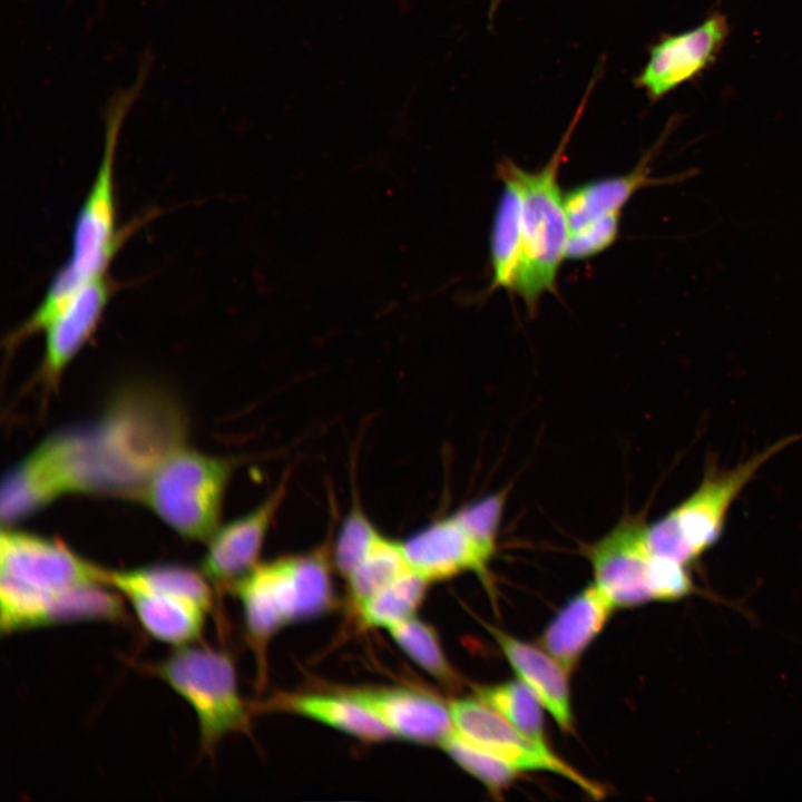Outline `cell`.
I'll return each instance as SVG.
<instances>
[{
    "label": "cell",
    "mask_w": 802,
    "mask_h": 802,
    "mask_svg": "<svg viewBox=\"0 0 802 802\" xmlns=\"http://www.w3.org/2000/svg\"><path fill=\"white\" fill-rule=\"evenodd\" d=\"M344 692L372 712L395 737L440 746L453 732L449 703L428 692L409 687Z\"/></svg>",
    "instance_id": "4fadbf2b"
},
{
    "label": "cell",
    "mask_w": 802,
    "mask_h": 802,
    "mask_svg": "<svg viewBox=\"0 0 802 802\" xmlns=\"http://www.w3.org/2000/svg\"><path fill=\"white\" fill-rule=\"evenodd\" d=\"M620 213L602 216L570 232L566 245V258H590L612 246L618 237Z\"/></svg>",
    "instance_id": "f546056e"
},
{
    "label": "cell",
    "mask_w": 802,
    "mask_h": 802,
    "mask_svg": "<svg viewBox=\"0 0 802 802\" xmlns=\"http://www.w3.org/2000/svg\"><path fill=\"white\" fill-rule=\"evenodd\" d=\"M286 491L281 482L245 515L217 528L207 541L200 571L218 590H228L260 564L268 529Z\"/></svg>",
    "instance_id": "7c38bea8"
},
{
    "label": "cell",
    "mask_w": 802,
    "mask_h": 802,
    "mask_svg": "<svg viewBox=\"0 0 802 802\" xmlns=\"http://www.w3.org/2000/svg\"><path fill=\"white\" fill-rule=\"evenodd\" d=\"M440 747L458 766L480 781L497 798L521 772L505 760L464 741L454 730Z\"/></svg>",
    "instance_id": "4316f807"
},
{
    "label": "cell",
    "mask_w": 802,
    "mask_h": 802,
    "mask_svg": "<svg viewBox=\"0 0 802 802\" xmlns=\"http://www.w3.org/2000/svg\"><path fill=\"white\" fill-rule=\"evenodd\" d=\"M501 0H491L490 2V9H489V19L492 20L495 12L497 11V8L499 7Z\"/></svg>",
    "instance_id": "4dcf8cb0"
},
{
    "label": "cell",
    "mask_w": 802,
    "mask_h": 802,
    "mask_svg": "<svg viewBox=\"0 0 802 802\" xmlns=\"http://www.w3.org/2000/svg\"><path fill=\"white\" fill-rule=\"evenodd\" d=\"M402 547L410 569L430 584L464 571H473L483 583L489 581V560L454 514L420 529Z\"/></svg>",
    "instance_id": "9a60e30c"
},
{
    "label": "cell",
    "mask_w": 802,
    "mask_h": 802,
    "mask_svg": "<svg viewBox=\"0 0 802 802\" xmlns=\"http://www.w3.org/2000/svg\"><path fill=\"white\" fill-rule=\"evenodd\" d=\"M507 499V489L488 495L454 512L467 532L490 561Z\"/></svg>",
    "instance_id": "83f0119b"
},
{
    "label": "cell",
    "mask_w": 802,
    "mask_h": 802,
    "mask_svg": "<svg viewBox=\"0 0 802 802\" xmlns=\"http://www.w3.org/2000/svg\"><path fill=\"white\" fill-rule=\"evenodd\" d=\"M178 409L159 393L133 390L81 428L53 433L69 493L138 500L158 462L184 442Z\"/></svg>",
    "instance_id": "6da1fadb"
},
{
    "label": "cell",
    "mask_w": 802,
    "mask_h": 802,
    "mask_svg": "<svg viewBox=\"0 0 802 802\" xmlns=\"http://www.w3.org/2000/svg\"><path fill=\"white\" fill-rule=\"evenodd\" d=\"M231 593L241 604L261 678L273 637L287 625L329 613L336 602L331 563L323 548L260 563Z\"/></svg>",
    "instance_id": "277c9868"
},
{
    "label": "cell",
    "mask_w": 802,
    "mask_h": 802,
    "mask_svg": "<svg viewBox=\"0 0 802 802\" xmlns=\"http://www.w3.org/2000/svg\"><path fill=\"white\" fill-rule=\"evenodd\" d=\"M503 187L495 213L490 236L492 278L490 292L505 288L515 292L522 264L521 197L511 177L496 172Z\"/></svg>",
    "instance_id": "44dd1931"
},
{
    "label": "cell",
    "mask_w": 802,
    "mask_h": 802,
    "mask_svg": "<svg viewBox=\"0 0 802 802\" xmlns=\"http://www.w3.org/2000/svg\"><path fill=\"white\" fill-rule=\"evenodd\" d=\"M430 583L412 570L380 589L354 612L363 628H390L417 616Z\"/></svg>",
    "instance_id": "7402d4cb"
},
{
    "label": "cell",
    "mask_w": 802,
    "mask_h": 802,
    "mask_svg": "<svg viewBox=\"0 0 802 802\" xmlns=\"http://www.w3.org/2000/svg\"><path fill=\"white\" fill-rule=\"evenodd\" d=\"M615 609L612 599L591 583L569 599L546 627L541 647L570 673Z\"/></svg>",
    "instance_id": "d6986e66"
},
{
    "label": "cell",
    "mask_w": 802,
    "mask_h": 802,
    "mask_svg": "<svg viewBox=\"0 0 802 802\" xmlns=\"http://www.w3.org/2000/svg\"><path fill=\"white\" fill-rule=\"evenodd\" d=\"M454 732L470 744L512 764L520 771H548L561 775L599 799L604 790L556 755L547 744L538 743L479 697L449 702Z\"/></svg>",
    "instance_id": "9c48e42d"
},
{
    "label": "cell",
    "mask_w": 802,
    "mask_h": 802,
    "mask_svg": "<svg viewBox=\"0 0 802 802\" xmlns=\"http://www.w3.org/2000/svg\"><path fill=\"white\" fill-rule=\"evenodd\" d=\"M595 81L593 78L558 147L541 168L528 172L508 158L497 164L496 172L511 177L521 197L524 248L516 293L529 313L537 311L542 294L556 293L558 270L566 258L569 227L558 174Z\"/></svg>",
    "instance_id": "5b68a950"
},
{
    "label": "cell",
    "mask_w": 802,
    "mask_h": 802,
    "mask_svg": "<svg viewBox=\"0 0 802 802\" xmlns=\"http://www.w3.org/2000/svg\"><path fill=\"white\" fill-rule=\"evenodd\" d=\"M730 33L726 16L711 13L687 31L665 35L649 49V58L636 77V86L658 100L706 70L718 56Z\"/></svg>",
    "instance_id": "8fae6325"
},
{
    "label": "cell",
    "mask_w": 802,
    "mask_h": 802,
    "mask_svg": "<svg viewBox=\"0 0 802 802\" xmlns=\"http://www.w3.org/2000/svg\"><path fill=\"white\" fill-rule=\"evenodd\" d=\"M153 65L149 50L140 56L135 81L109 97L102 111L105 141L102 156L75 219L68 261L52 277L43 300L50 306L62 305L86 282L105 274L116 253L140 222L117 227L114 167L123 121L141 90Z\"/></svg>",
    "instance_id": "3957f363"
},
{
    "label": "cell",
    "mask_w": 802,
    "mask_h": 802,
    "mask_svg": "<svg viewBox=\"0 0 802 802\" xmlns=\"http://www.w3.org/2000/svg\"><path fill=\"white\" fill-rule=\"evenodd\" d=\"M135 580L183 597L207 613L214 606L213 585L199 570L178 564H155L126 569Z\"/></svg>",
    "instance_id": "484cf974"
},
{
    "label": "cell",
    "mask_w": 802,
    "mask_h": 802,
    "mask_svg": "<svg viewBox=\"0 0 802 802\" xmlns=\"http://www.w3.org/2000/svg\"><path fill=\"white\" fill-rule=\"evenodd\" d=\"M476 696L491 706L531 740L547 744L542 704L519 678L490 686H480Z\"/></svg>",
    "instance_id": "d4e9b609"
},
{
    "label": "cell",
    "mask_w": 802,
    "mask_h": 802,
    "mask_svg": "<svg viewBox=\"0 0 802 802\" xmlns=\"http://www.w3.org/2000/svg\"><path fill=\"white\" fill-rule=\"evenodd\" d=\"M647 150L633 170L625 175L600 178L579 185L564 196L569 233L622 208L642 188L651 185L675 184L691 177L694 170L668 177H652L651 163L658 153L665 136Z\"/></svg>",
    "instance_id": "ac0fdd59"
},
{
    "label": "cell",
    "mask_w": 802,
    "mask_h": 802,
    "mask_svg": "<svg viewBox=\"0 0 802 802\" xmlns=\"http://www.w3.org/2000/svg\"><path fill=\"white\" fill-rule=\"evenodd\" d=\"M801 437L783 438L730 469H717L711 463L692 495L647 525L651 551L684 566L694 561L718 540L732 503L757 471Z\"/></svg>",
    "instance_id": "52a82bcc"
},
{
    "label": "cell",
    "mask_w": 802,
    "mask_h": 802,
    "mask_svg": "<svg viewBox=\"0 0 802 802\" xmlns=\"http://www.w3.org/2000/svg\"><path fill=\"white\" fill-rule=\"evenodd\" d=\"M646 530L647 525L640 517H625L586 549L594 583L616 608L655 600L652 578L656 555L648 547Z\"/></svg>",
    "instance_id": "30bf717a"
},
{
    "label": "cell",
    "mask_w": 802,
    "mask_h": 802,
    "mask_svg": "<svg viewBox=\"0 0 802 802\" xmlns=\"http://www.w3.org/2000/svg\"><path fill=\"white\" fill-rule=\"evenodd\" d=\"M97 583L109 584L108 570L61 541L3 527L0 539L2 634L60 625L72 594Z\"/></svg>",
    "instance_id": "7a4b0ae2"
},
{
    "label": "cell",
    "mask_w": 802,
    "mask_h": 802,
    "mask_svg": "<svg viewBox=\"0 0 802 802\" xmlns=\"http://www.w3.org/2000/svg\"><path fill=\"white\" fill-rule=\"evenodd\" d=\"M266 708L293 713L327 725L366 743L395 739L393 733L366 707L342 693H283Z\"/></svg>",
    "instance_id": "ffe728a7"
},
{
    "label": "cell",
    "mask_w": 802,
    "mask_h": 802,
    "mask_svg": "<svg viewBox=\"0 0 802 802\" xmlns=\"http://www.w3.org/2000/svg\"><path fill=\"white\" fill-rule=\"evenodd\" d=\"M409 570L402 542L381 534L365 557L344 578L353 610Z\"/></svg>",
    "instance_id": "603a6c76"
},
{
    "label": "cell",
    "mask_w": 802,
    "mask_h": 802,
    "mask_svg": "<svg viewBox=\"0 0 802 802\" xmlns=\"http://www.w3.org/2000/svg\"><path fill=\"white\" fill-rule=\"evenodd\" d=\"M108 581L131 606L143 628L155 639L180 647L197 642L208 614L175 594L148 587L126 570H108Z\"/></svg>",
    "instance_id": "2e32d148"
},
{
    "label": "cell",
    "mask_w": 802,
    "mask_h": 802,
    "mask_svg": "<svg viewBox=\"0 0 802 802\" xmlns=\"http://www.w3.org/2000/svg\"><path fill=\"white\" fill-rule=\"evenodd\" d=\"M150 671L193 708L203 752L212 753L231 733L248 731L250 711L239 695L235 666L227 653L185 645Z\"/></svg>",
    "instance_id": "ba28073f"
},
{
    "label": "cell",
    "mask_w": 802,
    "mask_h": 802,
    "mask_svg": "<svg viewBox=\"0 0 802 802\" xmlns=\"http://www.w3.org/2000/svg\"><path fill=\"white\" fill-rule=\"evenodd\" d=\"M116 288L108 273L81 285L47 322L42 373L55 382L96 332Z\"/></svg>",
    "instance_id": "5bb4252c"
},
{
    "label": "cell",
    "mask_w": 802,
    "mask_h": 802,
    "mask_svg": "<svg viewBox=\"0 0 802 802\" xmlns=\"http://www.w3.org/2000/svg\"><path fill=\"white\" fill-rule=\"evenodd\" d=\"M509 664L539 698L565 733L574 731L569 672L546 649L520 640L492 625H485Z\"/></svg>",
    "instance_id": "e0dca14e"
},
{
    "label": "cell",
    "mask_w": 802,
    "mask_h": 802,
    "mask_svg": "<svg viewBox=\"0 0 802 802\" xmlns=\"http://www.w3.org/2000/svg\"><path fill=\"white\" fill-rule=\"evenodd\" d=\"M232 472L231 460L184 442L158 462L138 500L178 536L207 542L221 526Z\"/></svg>",
    "instance_id": "8992f818"
},
{
    "label": "cell",
    "mask_w": 802,
    "mask_h": 802,
    "mask_svg": "<svg viewBox=\"0 0 802 802\" xmlns=\"http://www.w3.org/2000/svg\"><path fill=\"white\" fill-rule=\"evenodd\" d=\"M381 532L360 508H353L344 519L334 544L333 563L345 578L365 557Z\"/></svg>",
    "instance_id": "f1b7e54d"
},
{
    "label": "cell",
    "mask_w": 802,
    "mask_h": 802,
    "mask_svg": "<svg viewBox=\"0 0 802 802\" xmlns=\"http://www.w3.org/2000/svg\"><path fill=\"white\" fill-rule=\"evenodd\" d=\"M393 642L421 669L439 683L457 689L462 678L446 656L437 630L413 616L387 629Z\"/></svg>",
    "instance_id": "cb8c5ba5"
}]
</instances>
